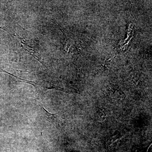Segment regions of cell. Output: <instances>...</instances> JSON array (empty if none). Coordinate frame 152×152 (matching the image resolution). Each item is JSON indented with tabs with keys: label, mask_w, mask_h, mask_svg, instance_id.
Here are the masks:
<instances>
[{
	"label": "cell",
	"mask_w": 152,
	"mask_h": 152,
	"mask_svg": "<svg viewBox=\"0 0 152 152\" xmlns=\"http://www.w3.org/2000/svg\"><path fill=\"white\" fill-rule=\"evenodd\" d=\"M40 108L41 113L44 118L56 126L60 127L61 121L58 115L50 113L42 106H40Z\"/></svg>",
	"instance_id": "6da1fadb"
}]
</instances>
